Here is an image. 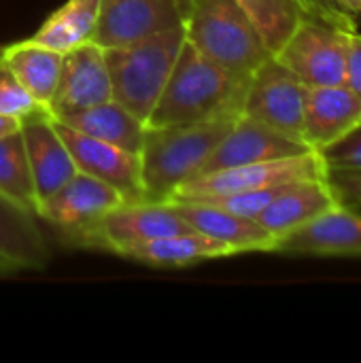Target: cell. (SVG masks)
Wrapping results in <instances>:
<instances>
[{
	"label": "cell",
	"mask_w": 361,
	"mask_h": 363,
	"mask_svg": "<svg viewBox=\"0 0 361 363\" xmlns=\"http://www.w3.org/2000/svg\"><path fill=\"white\" fill-rule=\"evenodd\" d=\"M249 79L211 62L183 40L147 125L236 121L243 117Z\"/></svg>",
	"instance_id": "cell-1"
},
{
	"label": "cell",
	"mask_w": 361,
	"mask_h": 363,
	"mask_svg": "<svg viewBox=\"0 0 361 363\" xmlns=\"http://www.w3.org/2000/svg\"><path fill=\"white\" fill-rule=\"evenodd\" d=\"M234 121L145 125L140 177L145 202L166 204L177 189L198 177Z\"/></svg>",
	"instance_id": "cell-2"
},
{
	"label": "cell",
	"mask_w": 361,
	"mask_h": 363,
	"mask_svg": "<svg viewBox=\"0 0 361 363\" xmlns=\"http://www.w3.org/2000/svg\"><path fill=\"white\" fill-rule=\"evenodd\" d=\"M183 40L185 28L177 26L128 45L106 47L104 60L111 77V100L147 125L174 68Z\"/></svg>",
	"instance_id": "cell-3"
},
{
	"label": "cell",
	"mask_w": 361,
	"mask_h": 363,
	"mask_svg": "<svg viewBox=\"0 0 361 363\" xmlns=\"http://www.w3.org/2000/svg\"><path fill=\"white\" fill-rule=\"evenodd\" d=\"M183 28L198 53L238 74L251 77L272 55L234 0H194Z\"/></svg>",
	"instance_id": "cell-4"
},
{
	"label": "cell",
	"mask_w": 361,
	"mask_h": 363,
	"mask_svg": "<svg viewBox=\"0 0 361 363\" xmlns=\"http://www.w3.org/2000/svg\"><path fill=\"white\" fill-rule=\"evenodd\" d=\"M353 30L302 17L274 57L309 87L345 83V60Z\"/></svg>",
	"instance_id": "cell-5"
},
{
	"label": "cell",
	"mask_w": 361,
	"mask_h": 363,
	"mask_svg": "<svg viewBox=\"0 0 361 363\" xmlns=\"http://www.w3.org/2000/svg\"><path fill=\"white\" fill-rule=\"evenodd\" d=\"M309 85L270 55L251 74L243 115L277 132L302 138Z\"/></svg>",
	"instance_id": "cell-6"
},
{
	"label": "cell",
	"mask_w": 361,
	"mask_h": 363,
	"mask_svg": "<svg viewBox=\"0 0 361 363\" xmlns=\"http://www.w3.org/2000/svg\"><path fill=\"white\" fill-rule=\"evenodd\" d=\"M191 230L172 208L170 202L166 204H121L100 217L94 225L83 230L70 242L89 249H104L109 253L121 255L126 249Z\"/></svg>",
	"instance_id": "cell-7"
},
{
	"label": "cell",
	"mask_w": 361,
	"mask_h": 363,
	"mask_svg": "<svg viewBox=\"0 0 361 363\" xmlns=\"http://www.w3.org/2000/svg\"><path fill=\"white\" fill-rule=\"evenodd\" d=\"M328 168L317 151H309L302 155L260 162V164H245L213 170L206 174H198L189 179L185 185L177 189L174 198H198V196H219V194H238V191H253L264 187H277L302 179H323Z\"/></svg>",
	"instance_id": "cell-8"
},
{
	"label": "cell",
	"mask_w": 361,
	"mask_h": 363,
	"mask_svg": "<svg viewBox=\"0 0 361 363\" xmlns=\"http://www.w3.org/2000/svg\"><path fill=\"white\" fill-rule=\"evenodd\" d=\"M53 128L64 140L66 149L72 155V162L79 172H85L106 185H111L126 204L145 202L143 177H140V157L111 143L96 140L85 136L70 125L53 119Z\"/></svg>",
	"instance_id": "cell-9"
},
{
	"label": "cell",
	"mask_w": 361,
	"mask_h": 363,
	"mask_svg": "<svg viewBox=\"0 0 361 363\" xmlns=\"http://www.w3.org/2000/svg\"><path fill=\"white\" fill-rule=\"evenodd\" d=\"M111 100V77L104 49L94 40L62 55V70L47 111L53 119L81 113Z\"/></svg>",
	"instance_id": "cell-10"
},
{
	"label": "cell",
	"mask_w": 361,
	"mask_h": 363,
	"mask_svg": "<svg viewBox=\"0 0 361 363\" xmlns=\"http://www.w3.org/2000/svg\"><path fill=\"white\" fill-rule=\"evenodd\" d=\"M121 204H126L123 198L111 185L85 172H77L53 196L36 204V217L57 228L70 242L74 236Z\"/></svg>",
	"instance_id": "cell-11"
},
{
	"label": "cell",
	"mask_w": 361,
	"mask_h": 363,
	"mask_svg": "<svg viewBox=\"0 0 361 363\" xmlns=\"http://www.w3.org/2000/svg\"><path fill=\"white\" fill-rule=\"evenodd\" d=\"M177 26L183 15L174 0H100L94 43L102 49L128 45Z\"/></svg>",
	"instance_id": "cell-12"
},
{
	"label": "cell",
	"mask_w": 361,
	"mask_h": 363,
	"mask_svg": "<svg viewBox=\"0 0 361 363\" xmlns=\"http://www.w3.org/2000/svg\"><path fill=\"white\" fill-rule=\"evenodd\" d=\"M309 151H311V147L304 140L287 136L283 132H277V130L243 115L232 123L230 132L223 136V140L211 153V157L202 166L200 174L221 170V168H232V166L285 160V157L302 155Z\"/></svg>",
	"instance_id": "cell-13"
},
{
	"label": "cell",
	"mask_w": 361,
	"mask_h": 363,
	"mask_svg": "<svg viewBox=\"0 0 361 363\" xmlns=\"http://www.w3.org/2000/svg\"><path fill=\"white\" fill-rule=\"evenodd\" d=\"M272 253L302 257H361V213L338 204L311 223L279 238Z\"/></svg>",
	"instance_id": "cell-14"
},
{
	"label": "cell",
	"mask_w": 361,
	"mask_h": 363,
	"mask_svg": "<svg viewBox=\"0 0 361 363\" xmlns=\"http://www.w3.org/2000/svg\"><path fill=\"white\" fill-rule=\"evenodd\" d=\"M21 136L38 204L53 196L79 170L64 140L55 132L53 117L49 115L47 108H40L30 117L21 119Z\"/></svg>",
	"instance_id": "cell-15"
},
{
	"label": "cell",
	"mask_w": 361,
	"mask_h": 363,
	"mask_svg": "<svg viewBox=\"0 0 361 363\" xmlns=\"http://www.w3.org/2000/svg\"><path fill=\"white\" fill-rule=\"evenodd\" d=\"M361 123V98L345 83L311 87L304 108L302 138L321 151Z\"/></svg>",
	"instance_id": "cell-16"
},
{
	"label": "cell",
	"mask_w": 361,
	"mask_h": 363,
	"mask_svg": "<svg viewBox=\"0 0 361 363\" xmlns=\"http://www.w3.org/2000/svg\"><path fill=\"white\" fill-rule=\"evenodd\" d=\"M334 206H338V200L328 183V174L323 179H302L287 183L281 194L255 217V221L274 240H279Z\"/></svg>",
	"instance_id": "cell-17"
},
{
	"label": "cell",
	"mask_w": 361,
	"mask_h": 363,
	"mask_svg": "<svg viewBox=\"0 0 361 363\" xmlns=\"http://www.w3.org/2000/svg\"><path fill=\"white\" fill-rule=\"evenodd\" d=\"M170 204L191 230L228 245L234 253H272L274 249L277 240L255 219L191 200H170Z\"/></svg>",
	"instance_id": "cell-18"
},
{
	"label": "cell",
	"mask_w": 361,
	"mask_h": 363,
	"mask_svg": "<svg viewBox=\"0 0 361 363\" xmlns=\"http://www.w3.org/2000/svg\"><path fill=\"white\" fill-rule=\"evenodd\" d=\"M0 255L19 270L40 272L51 262V249L36 215L0 194Z\"/></svg>",
	"instance_id": "cell-19"
},
{
	"label": "cell",
	"mask_w": 361,
	"mask_h": 363,
	"mask_svg": "<svg viewBox=\"0 0 361 363\" xmlns=\"http://www.w3.org/2000/svg\"><path fill=\"white\" fill-rule=\"evenodd\" d=\"M230 255H236V253L228 245L206 234H200L196 230L153 238V240L134 245L121 253V257L126 259L155 266V268H185V266H194V264L219 259V257H230Z\"/></svg>",
	"instance_id": "cell-20"
},
{
	"label": "cell",
	"mask_w": 361,
	"mask_h": 363,
	"mask_svg": "<svg viewBox=\"0 0 361 363\" xmlns=\"http://www.w3.org/2000/svg\"><path fill=\"white\" fill-rule=\"evenodd\" d=\"M62 55L28 38L0 47V60L23 85V89L47 108L62 70Z\"/></svg>",
	"instance_id": "cell-21"
},
{
	"label": "cell",
	"mask_w": 361,
	"mask_h": 363,
	"mask_svg": "<svg viewBox=\"0 0 361 363\" xmlns=\"http://www.w3.org/2000/svg\"><path fill=\"white\" fill-rule=\"evenodd\" d=\"M60 121L96 140L111 143L136 155L140 153L145 123L138 117H134L128 108L117 104L115 100L100 102L74 115H66Z\"/></svg>",
	"instance_id": "cell-22"
},
{
	"label": "cell",
	"mask_w": 361,
	"mask_h": 363,
	"mask_svg": "<svg viewBox=\"0 0 361 363\" xmlns=\"http://www.w3.org/2000/svg\"><path fill=\"white\" fill-rule=\"evenodd\" d=\"M98 13L100 0H68L51 13L28 40L66 53L94 40Z\"/></svg>",
	"instance_id": "cell-23"
},
{
	"label": "cell",
	"mask_w": 361,
	"mask_h": 363,
	"mask_svg": "<svg viewBox=\"0 0 361 363\" xmlns=\"http://www.w3.org/2000/svg\"><path fill=\"white\" fill-rule=\"evenodd\" d=\"M0 194L28 208L30 213L36 211V191L21 130L0 138Z\"/></svg>",
	"instance_id": "cell-24"
},
{
	"label": "cell",
	"mask_w": 361,
	"mask_h": 363,
	"mask_svg": "<svg viewBox=\"0 0 361 363\" xmlns=\"http://www.w3.org/2000/svg\"><path fill=\"white\" fill-rule=\"evenodd\" d=\"M260 32L264 45L274 55L294 32L302 13L296 0H234Z\"/></svg>",
	"instance_id": "cell-25"
},
{
	"label": "cell",
	"mask_w": 361,
	"mask_h": 363,
	"mask_svg": "<svg viewBox=\"0 0 361 363\" xmlns=\"http://www.w3.org/2000/svg\"><path fill=\"white\" fill-rule=\"evenodd\" d=\"M40 108H45V106H40L23 89V85L15 79V74L0 60V113L9 115V117L26 119Z\"/></svg>",
	"instance_id": "cell-26"
},
{
	"label": "cell",
	"mask_w": 361,
	"mask_h": 363,
	"mask_svg": "<svg viewBox=\"0 0 361 363\" xmlns=\"http://www.w3.org/2000/svg\"><path fill=\"white\" fill-rule=\"evenodd\" d=\"M328 170H361V123L319 151Z\"/></svg>",
	"instance_id": "cell-27"
},
{
	"label": "cell",
	"mask_w": 361,
	"mask_h": 363,
	"mask_svg": "<svg viewBox=\"0 0 361 363\" xmlns=\"http://www.w3.org/2000/svg\"><path fill=\"white\" fill-rule=\"evenodd\" d=\"M328 183L340 206L361 213V170H328Z\"/></svg>",
	"instance_id": "cell-28"
},
{
	"label": "cell",
	"mask_w": 361,
	"mask_h": 363,
	"mask_svg": "<svg viewBox=\"0 0 361 363\" xmlns=\"http://www.w3.org/2000/svg\"><path fill=\"white\" fill-rule=\"evenodd\" d=\"M302 17H313L321 21H330L334 26L347 28V30H357V19L340 11L332 0H296Z\"/></svg>",
	"instance_id": "cell-29"
},
{
	"label": "cell",
	"mask_w": 361,
	"mask_h": 363,
	"mask_svg": "<svg viewBox=\"0 0 361 363\" xmlns=\"http://www.w3.org/2000/svg\"><path fill=\"white\" fill-rule=\"evenodd\" d=\"M345 85H349L361 98V34L357 30L349 34L347 60H345Z\"/></svg>",
	"instance_id": "cell-30"
},
{
	"label": "cell",
	"mask_w": 361,
	"mask_h": 363,
	"mask_svg": "<svg viewBox=\"0 0 361 363\" xmlns=\"http://www.w3.org/2000/svg\"><path fill=\"white\" fill-rule=\"evenodd\" d=\"M19 130H21V119L0 113V138H4L13 132H19Z\"/></svg>",
	"instance_id": "cell-31"
},
{
	"label": "cell",
	"mask_w": 361,
	"mask_h": 363,
	"mask_svg": "<svg viewBox=\"0 0 361 363\" xmlns=\"http://www.w3.org/2000/svg\"><path fill=\"white\" fill-rule=\"evenodd\" d=\"M340 11H345L347 15H351V17H360L361 15V0H332Z\"/></svg>",
	"instance_id": "cell-32"
},
{
	"label": "cell",
	"mask_w": 361,
	"mask_h": 363,
	"mask_svg": "<svg viewBox=\"0 0 361 363\" xmlns=\"http://www.w3.org/2000/svg\"><path fill=\"white\" fill-rule=\"evenodd\" d=\"M17 272H21V270L13 262H9L6 257L0 255V277H11V274H17Z\"/></svg>",
	"instance_id": "cell-33"
},
{
	"label": "cell",
	"mask_w": 361,
	"mask_h": 363,
	"mask_svg": "<svg viewBox=\"0 0 361 363\" xmlns=\"http://www.w3.org/2000/svg\"><path fill=\"white\" fill-rule=\"evenodd\" d=\"M174 2H177V6H179V11H181L183 19H185V15L189 13V6H191L194 0H174Z\"/></svg>",
	"instance_id": "cell-34"
}]
</instances>
